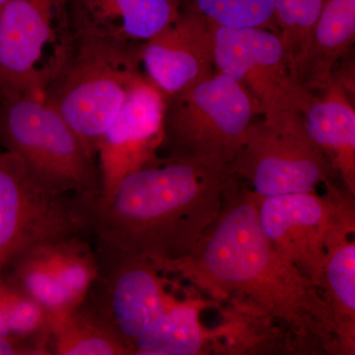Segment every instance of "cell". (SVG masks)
I'll return each instance as SVG.
<instances>
[{
    "mask_svg": "<svg viewBox=\"0 0 355 355\" xmlns=\"http://www.w3.org/2000/svg\"><path fill=\"white\" fill-rule=\"evenodd\" d=\"M355 209L345 203L327 242L321 291L333 313L342 354L355 352Z\"/></svg>",
    "mask_w": 355,
    "mask_h": 355,
    "instance_id": "17",
    "label": "cell"
},
{
    "mask_svg": "<svg viewBox=\"0 0 355 355\" xmlns=\"http://www.w3.org/2000/svg\"><path fill=\"white\" fill-rule=\"evenodd\" d=\"M99 273L83 304L127 347L157 323L179 300L178 282L139 254L96 248Z\"/></svg>",
    "mask_w": 355,
    "mask_h": 355,
    "instance_id": "8",
    "label": "cell"
},
{
    "mask_svg": "<svg viewBox=\"0 0 355 355\" xmlns=\"http://www.w3.org/2000/svg\"><path fill=\"white\" fill-rule=\"evenodd\" d=\"M216 27L183 7L174 22L142 44L144 76L165 97L214 73Z\"/></svg>",
    "mask_w": 355,
    "mask_h": 355,
    "instance_id": "13",
    "label": "cell"
},
{
    "mask_svg": "<svg viewBox=\"0 0 355 355\" xmlns=\"http://www.w3.org/2000/svg\"><path fill=\"white\" fill-rule=\"evenodd\" d=\"M183 7L218 27L263 28L279 34L273 0H183Z\"/></svg>",
    "mask_w": 355,
    "mask_h": 355,
    "instance_id": "21",
    "label": "cell"
},
{
    "mask_svg": "<svg viewBox=\"0 0 355 355\" xmlns=\"http://www.w3.org/2000/svg\"><path fill=\"white\" fill-rule=\"evenodd\" d=\"M230 168L263 198L316 193L320 184L338 177L297 111L265 114L263 121H254Z\"/></svg>",
    "mask_w": 355,
    "mask_h": 355,
    "instance_id": "7",
    "label": "cell"
},
{
    "mask_svg": "<svg viewBox=\"0 0 355 355\" xmlns=\"http://www.w3.org/2000/svg\"><path fill=\"white\" fill-rule=\"evenodd\" d=\"M279 34L291 60L304 48L326 0H273Z\"/></svg>",
    "mask_w": 355,
    "mask_h": 355,
    "instance_id": "23",
    "label": "cell"
},
{
    "mask_svg": "<svg viewBox=\"0 0 355 355\" xmlns=\"http://www.w3.org/2000/svg\"><path fill=\"white\" fill-rule=\"evenodd\" d=\"M207 304L202 299L180 298L153 328L135 340L130 354H205L209 349L210 331L203 328L200 315Z\"/></svg>",
    "mask_w": 355,
    "mask_h": 355,
    "instance_id": "18",
    "label": "cell"
},
{
    "mask_svg": "<svg viewBox=\"0 0 355 355\" xmlns=\"http://www.w3.org/2000/svg\"><path fill=\"white\" fill-rule=\"evenodd\" d=\"M0 312L6 319L11 336L44 343L48 349L46 311L4 273H0Z\"/></svg>",
    "mask_w": 355,
    "mask_h": 355,
    "instance_id": "22",
    "label": "cell"
},
{
    "mask_svg": "<svg viewBox=\"0 0 355 355\" xmlns=\"http://www.w3.org/2000/svg\"><path fill=\"white\" fill-rule=\"evenodd\" d=\"M261 196L233 175L220 214L193 251L154 263L218 301L249 303L301 343L342 354L333 313L323 292L284 259L263 233Z\"/></svg>",
    "mask_w": 355,
    "mask_h": 355,
    "instance_id": "1",
    "label": "cell"
},
{
    "mask_svg": "<svg viewBox=\"0 0 355 355\" xmlns=\"http://www.w3.org/2000/svg\"><path fill=\"white\" fill-rule=\"evenodd\" d=\"M8 1L9 0H0V14H1L2 10H3L4 7H6Z\"/></svg>",
    "mask_w": 355,
    "mask_h": 355,
    "instance_id": "26",
    "label": "cell"
},
{
    "mask_svg": "<svg viewBox=\"0 0 355 355\" xmlns=\"http://www.w3.org/2000/svg\"><path fill=\"white\" fill-rule=\"evenodd\" d=\"M50 268L72 310L79 307L99 273L97 254L83 237H71L35 248Z\"/></svg>",
    "mask_w": 355,
    "mask_h": 355,
    "instance_id": "20",
    "label": "cell"
},
{
    "mask_svg": "<svg viewBox=\"0 0 355 355\" xmlns=\"http://www.w3.org/2000/svg\"><path fill=\"white\" fill-rule=\"evenodd\" d=\"M327 193H287L261 198L259 218L279 253L321 291L327 242L345 203L354 196L335 182Z\"/></svg>",
    "mask_w": 355,
    "mask_h": 355,
    "instance_id": "11",
    "label": "cell"
},
{
    "mask_svg": "<svg viewBox=\"0 0 355 355\" xmlns=\"http://www.w3.org/2000/svg\"><path fill=\"white\" fill-rule=\"evenodd\" d=\"M142 44L71 32L40 94L96 158L103 133L144 74Z\"/></svg>",
    "mask_w": 355,
    "mask_h": 355,
    "instance_id": "3",
    "label": "cell"
},
{
    "mask_svg": "<svg viewBox=\"0 0 355 355\" xmlns=\"http://www.w3.org/2000/svg\"><path fill=\"white\" fill-rule=\"evenodd\" d=\"M355 42V0H326L304 48L294 58L297 83L317 94L330 83Z\"/></svg>",
    "mask_w": 355,
    "mask_h": 355,
    "instance_id": "16",
    "label": "cell"
},
{
    "mask_svg": "<svg viewBox=\"0 0 355 355\" xmlns=\"http://www.w3.org/2000/svg\"><path fill=\"white\" fill-rule=\"evenodd\" d=\"M0 336H11L10 331H9L8 326H7L6 319H4L1 312H0Z\"/></svg>",
    "mask_w": 355,
    "mask_h": 355,
    "instance_id": "25",
    "label": "cell"
},
{
    "mask_svg": "<svg viewBox=\"0 0 355 355\" xmlns=\"http://www.w3.org/2000/svg\"><path fill=\"white\" fill-rule=\"evenodd\" d=\"M48 352L55 355H128L127 347L99 317L81 304L48 318Z\"/></svg>",
    "mask_w": 355,
    "mask_h": 355,
    "instance_id": "19",
    "label": "cell"
},
{
    "mask_svg": "<svg viewBox=\"0 0 355 355\" xmlns=\"http://www.w3.org/2000/svg\"><path fill=\"white\" fill-rule=\"evenodd\" d=\"M0 355H49L44 343L0 336Z\"/></svg>",
    "mask_w": 355,
    "mask_h": 355,
    "instance_id": "24",
    "label": "cell"
},
{
    "mask_svg": "<svg viewBox=\"0 0 355 355\" xmlns=\"http://www.w3.org/2000/svg\"><path fill=\"white\" fill-rule=\"evenodd\" d=\"M214 65L216 71L244 86L263 116L303 113L315 95L297 83L284 42L270 30L216 26Z\"/></svg>",
    "mask_w": 355,
    "mask_h": 355,
    "instance_id": "10",
    "label": "cell"
},
{
    "mask_svg": "<svg viewBox=\"0 0 355 355\" xmlns=\"http://www.w3.org/2000/svg\"><path fill=\"white\" fill-rule=\"evenodd\" d=\"M165 104L164 94L144 73L132 84L98 144L101 195L96 205L106 202L123 178L159 158Z\"/></svg>",
    "mask_w": 355,
    "mask_h": 355,
    "instance_id": "12",
    "label": "cell"
},
{
    "mask_svg": "<svg viewBox=\"0 0 355 355\" xmlns=\"http://www.w3.org/2000/svg\"><path fill=\"white\" fill-rule=\"evenodd\" d=\"M69 0H9L0 14V93L41 94L69 39Z\"/></svg>",
    "mask_w": 355,
    "mask_h": 355,
    "instance_id": "9",
    "label": "cell"
},
{
    "mask_svg": "<svg viewBox=\"0 0 355 355\" xmlns=\"http://www.w3.org/2000/svg\"><path fill=\"white\" fill-rule=\"evenodd\" d=\"M232 176L230 165L217 158L156 159L95 205L97 247L154 263L186 256L220 214Z\"/></svg>",
    "mask_w": 355,
    "mask_h": 355,
    "instance_id": "2",
    "label": "cell"
},
{
    "mask_svg": "<svg viewBox=\"0 0 355 355\" xmlns=\"http://www.w3.org/2000/svg\"><path fill=\"white\" fill-rule=\"evenodd\" d=\"M0 144L53 190L99 200L97 158L39 94L0 93Z\"/></svg>",
    "mask_w": 355,
    "mask_h": 355,
    "instance_id": "4",
    "label": "cell"
},
{
    "mask_svg": "<svg viewBox=\"0 0 355 355\" xmlns=\"http://www.w3.org/2000/svg\"><path fill=\"white\" fill-rule=\"evenodd\" d=\"M95 203L53 190L0 150V273L35 248L92 232Z\"/></svg>",
    "mask_w": 355,
    "mask_h": 355,
    "instance_id": "6",
    "label": "cell"
},
{
    "mask_svg": "<svg viewBox=\"0 0 355 355\" xmlns=\"http://www.w3.org/2000/svg\"><path fill=\"white\" fill-rule=\"evenodd\" d=\"M302 116L311 139L328 157L345 190L355 197V110L349 91L336 74Z\"/></svg>",
    "mask_w": 355,
    "mask_h": 355,
    "instance_id": "15",
    "label": "cell"
},
{
    "mask_svg": "<svg viewBox=\"0 0 355 355\" xmlns=\"http://www.w3.org/2000/svg\"><path fill=\"white\" fill-rule=\"evenodd\" d=\"M183 0H69L73 34L144 44L179 17Z\"/></svg>",
    "mask_w": 355,
    "mask_h": 355,
    "instance_id": "14",
    "label": "cell"
},
{
    "mask_svg": "<svg viewBox=\"0 0 355 355\" xmlns=\"http://www.w3.org/2000/svg\"><path fill=\"white\" fill-rule=\"evenodd\" d=\"M165 101L161 150L168 158L211 157L230 165L261 114L244 86L218 71Z\"/></svg>",
    "mask_w": 355,
    "mask_h": 355,
    "instance_id": "5",
    "label": "cell"
}]
</instances>
